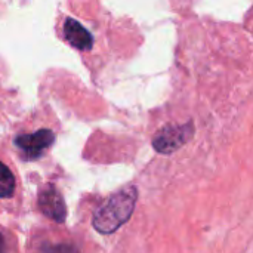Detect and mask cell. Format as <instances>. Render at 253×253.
Wrapping results in <instances>:
<instances>
[{"mask_svg": "<svg viewBox=\"0 0 253 253\" xmlns=\"http://www.w3.org/2000/svg\"><path fill=\"white\" fill-rule=\"evenodd\" d=\"M40 211L55 222H64L67 216V206L61 193L52 184L44 185L39 193Z\"/></svg>", "mask_w": 253, "mask_h": 253, "instance_id": "4", "label": "cell"}, {"mask_svg": "<svg viewBox=\"0 0 253 253\" xmlns=\"http://www.w3.org/2000/svg\"><path fill=\"white\" fill-rule=\"evenodd\" d=\"M136 187H126L111 196L93 215V228L101 234H111L126 224L136 206Z\"/></svg>", "mask_w": 253, "mask_h": 253, "instance_id": "1", "label": "cell"}, {"mask_svg": "<svg viewBox=\"0 0 253 253\" xmlns=\"http://www.w3.org/2000/svg\"><path fill=\"white\" fill-rule=\"evenodd\" d=\"M194 135V123L190 120L184 125H166L153 136V147L160 154H173L185 145Z\"/></svg>", "mask_w": 253, "mask_h": 253, "instance_id": "2", "label": "cell"}, {"mask_svg": "<svg viewBox=\"0 0 253 253\" xmlns=\"http://www.w3.org/2000/svg\"><path fill=\"white\" fill-rule=\"evenodd\" d=\"M55 135L49 129H40L36 133L21 135L15 139V145L21 150L22 157L27 160L37 159L43 154V151L52 145Z\"/></svg>", "mask_w": 253, "mask_h": 253, "instance_id": "3", "label": "cell"}, {"mask_svg": "<svg viewBox=\"0 0 253 253\" xmlns=\"http://www.w3.org/2000/svg\"><path fill=\"white\" fill-rule=\"evenodd\" d=\"M15 190V178L12 172L0 162V197L7 199L13 194Z\"/></svg>", "mask_w": 253, "mask_h": 253, "instance_id": "6", "label": "cell"}, {"mask_svg": "<svg viewBox=\"0 0 253 253\" xmlns=\"http://www.w3.org/2000/svg\"><path fill=\"white\" fill-rule=\"evenodd\" d=\"M64 34L67 42L80 50H89L93 44V39L90 33L76 19L68 18L64 24Z\"/></svg>", "mask_w": 253, "mask_h": 253, "instance_id": "5", "label": "cell"}, {"mask_svg": "<svg viewBox=\"0 0 253 253\" xmlns=\"http://www.w3.org/2000/svg\"><path fill=\"white\" fill-rule=\"evenodd\" d=\"M0 253H7V246H6L4 237L1 234H0Z\"/></svg>", "mask_w": 253, "mask_h": 253, "instance_id": "7", "label": "cell"}]
</instances>
